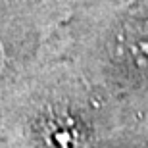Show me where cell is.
Listing matches in <instances>:
<instances>
[{"label": "cell", "instance_id": "6da1fadb", "mask_svg": "<svg viewBox=\"0 0 148 148\" xmlns=\"http://www.w3.org/2000/svg\"><path fill=\"white\" fill-rule=\"evenodd\" d=\"M2 71H4V52L0 48V75H2Z\"/></svg>", "mask_w": 148, "mask_h": 148}]
</instances>
